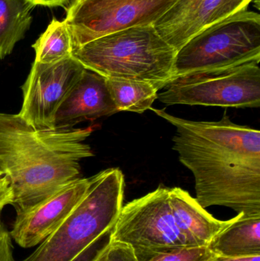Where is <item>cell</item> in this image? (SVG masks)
Returning <instances> with one entry per match:
<instances>
[{
	"instance_id": "1",
	"label": "cell",
	"mask_w": 260,
	"mask_h": 261,
	"mask_svg": "<svg viewBox=\"0 0 260 261\" xmlns=\"http://www.w3.org/2000/svg\"><path fill=\"white\" fill-rule=\"evenodd\" d=\"M151 110L175 127L172 149L193 174L203 208L260 216L259 130L234 123L226 113L217 122H195Z\"/></svg>"
},
{
	"instance_id": "2",
	"label": "cell",
	"mask_w": 260,
	"mask_h": 261,
	"mask_svg": "<svg viewBox=\"0 0 260 261\" xmlns=\"http://www.w3.org/2000/svg\"><path fill=\"white\" fill-rule=\"evenodd\" d=\"M93 132L38 129L19 114L0 113V170L10 182L17 216L80 178L81 160L93 156L85 143Z\"/></svg>"
},
{
	"instance_id": "3",
	"label": "cell",
	"mask_w": 260,
	"mask_h": 261,
	"mask_svg": "<svg viewBox=\"0 0 260 261\" xmlns=\"http://www.w3.org/2000/svg\"><path fill=\"white\" fill-rule=\"evenodd\" d=\"M177 50L154 25L137 26L73 49L86 70L105 78L145 81L162 90L174 78Z\"/></svg>"
},
{
	"instance_id": "4",
	"label": "cell",
	"mask_w": 260,
	"mask_h": 261,
	"mask_svg": "<svg viewBox=\"0 0 260 261\" xmlns=\"http://www.w3.org/2000/svg\"><path fill=\"white\" fill-rule=\"evenodd\" d=\"M125 177L109 168L90 177V187L67 220L20 261H72L114 227L123 206Z\"/></svg>"
},
{
	"instance_id": "5",
	"label": "cell",
	"mask_w": 260,
	"mask_h": 261,
	"mask_svg": "<svg viewBox=\"0 0 260 261\" xmlns=\"http://www.w3.org/2000/svg\"><path fill=\"white\" fill-rule=\"evenodd\" d=\"M260 62V15L244 10L215 23L179 49L174 77L200 70Z\"/></svg>"
},
{
	"instance_id": "6",
	"label": "cell",
	"mask_w": 260,
	"mask_h": 261,
	"mask_svg": "<svg viewBox=\"0 0 260 261\" xmlns=\"http://www.w3.org/2000/svg\"><path fill=\"white\" fill-rule=\"evenodd\" d=\"M162 90L157 99L167 106L259 108V63L185 73Z\"/></svg>"
},
{
	"instance_id": "7",
	"label": "cell",
	"mask_w": 260,
	"mask_h": 261,
	"mask_svg": "<svg viewBox=\"0 0 260 261\" xmlns=\"http://www.w3.org/2000/svg\"><path fill=\"white\" fill-rule=\"evenodd\" d=\"M112 241L128 244L138 261L179 248L196 247L180 230L169 199V188L159 187L122 206Z\"/></svg>"
},
{
	"instance_id": "8",
	"label": "cell",
	"mask_w": 260,
	"mask_h": 261,
	"mask_svg": "<svg viewBox=\"0 0 260 261\" xmlns=\"http://www.w3.org/2000/svg\"><path fill=\"white\" fill-rule=\"evenodd\" d=\"M177 0H73L66 18L73 49L137 26L154 25Z\"/></svg>"
},
{
	"instance_id": "9",
	"label": "cell",
	"mask_w": 260,
	"mask_h": 261,
	"mask_svg": "<svg viewBox=\"0 0 260 261\" xmlns=\"http://www.w3.org/2000/svg\"><path fill=\"white\" fill-rule=\"evenodd\" d=\"M85 68L73 56L53 64L35 62L21 87L23 103L19 116L38 129H54L58 109Z\"/></svg>"
},
{
	"instance_id": "10",
	"label": "cell",
	"mask_w": 260,
	"mask_h": 261,
	"mask_svg": "<svg viewBox=\"0 0 260 261\" xmlns=\"http://www.w3.org/2000/svg\"><path fill=\"white\" fill-rule=\"evenodd\" d=\"M90 184V178H79L31 211L16 216L9 231L12 239L23 248L40 245L71 215Z\"/></svg>"
},
{
	"instance_id": "11",
	"label": "cell",
	"mask_w": 260,
	"mask_h": 261,
	"mask_svg": "<svg viewBox=\"0 0 260 261\" xmlns=\"http://www.w3.org/2000/svg\"><path fill=\"white\" fill-rule=\"evenodd\" d=\"M119 113L111 98L106 78L85 69L56 112L54 129H70L79 122L96 120Z\"/></svg>"
},
{
	"instance_id": "12",
	"label": "cell",
	"mask_w": 260,
	"mask_h": 261,
	"mask_svg": "<svg viewBox=\"0 0 260 261\" xmlns=\"http://www.w3.org/2000/svg\"><path fill=\"white\" fill-rule=\"evenodd\" d=\"M169 199L180 230L196 246H209L214 238L238 217L227 221L215 219L195 198L179 187L169 188Z\"/></svg>"
},
{
	"instance_id": "13",
	"label": "cell",
	"mask_w": 260,
	"mask_h": 261,
	"mask_svg": "<svg viewBox=\"0 0 260 261\" xmlns=\"http://www.w3.org/2000/svg\"><path fill=\"white\" fill-rule=\"evenodd\" d=\"M236 220L218 233L209 247L218 257L260 255V216L238 215Z\"/></svg>"
},
{
	"instance_id": "14",
	"label": "cell",
	"mask_w": 260,
	"mask_h": 261,
	"mask_svg": "<svg viewBox=\"0 0 260 261\" xmlns=\"http://www.w3.org/2000/svg\"><path fill=\"white\" fill-rule=\"evenodd\" d=\"M254 0H205L171 42L176 50L203 29L238 12L247 10Z\"/></svg>"
},
{
	"instance_id": "15",
	"label": "cell",
	"mask_w": 260,
	"mask_h": 261,
	"mask_svg": "<svg viewBox=\"0 0 260 261\" xmlns=\"http://www.w3.org/2000/svg\"><path fill=\"white\" fill-rule=\"evenodd\" d=\"M35 7L29 0H0V59L10 55L24 38Z\"/></svg>"
},
{
	"instance_id": "16",
	"label": "cell",
	"mask_w": 260,
	"mask_h": 261,
	"mask_svg": "<svg viewBox=\"0 0 260 261\" xmlns=\"http://www.w3.org/2000/svg\"><path fill=\"white\" fill-rule=\"evenodd\" d=\"M106 84L119 112L141 114L151 110L160 90L151 83L134 80L106 78Z\"/></svg>"
},
{
	"instance_id": "17",
	"label": "cell",
	"mask_w": 260,
	"mask_h": 261,
	"mask_svg": "<svg viewBox=\"0 0 260 261\" xmlns=\"http://www.w3.org/2000/svg\"><path fill=\"white\" fill-rule=\"evenodd\" d=\"M32 47L35 61L41 64H53L72 57L73 41L66 21L53 18Z\"/></svg>"
},
{
	"instance_id": "18",
	"label": "cell",
	"mask_w": 260,
	"mask_h": 261,
	"mask_svg": "<svg viewBox=\"0 0 260 261\" xmlns=\"http://www.w3.org/2000/svg\"><path fill=\"white\" fill-rule=\"evenodd\" d=\"M205 0H177L154 26L160 36L170 44L176 35L190 19Z\"/></svg>"
},
{
	"instance_id": "19",
	"label": "cell",
	"mask_w": 260,
	"mask_h": 261,
	"mask_svg": "<svg viewBox=\"0 0 260 261\" xmlns=\"http://www.w3.org/2000/svg\"><path fill=\"white\" fill-rule=\"evenodd\" d=\"M217 257L209 246H196L162 253L148 261H215Z\"/></svg>"
},
{
	"instance_id": "20",
	"label": "cell",
	"mask_w": 260,
	"mask_h": 261,
	"mask_svg": "<svg viewBox=\"0 0 260 261\" xmlns=\"http://www.w3.org/2000/svg\"><path fill=\"white\" fill-rule=\"evenodd\" d=\"M94 261H138L133 248L128 244L111 241L110 245Z\"/></svg>"
},
{
	"instance_id": "21",
	"label": "cell",
	"mask_w": 260,
	"mask_h": 261,
	"mask_svg": "<svg viewBox=\"0 0 260 261\" xmlns=\"http://www.w3.org/2000/svg\"><path fill=\"white\" fill-rule=\"evenodd\" d=\"M112 229L108 230L72 261H94L112 241Z\"/></svg>"
},
{
	"instance_id": "22",
	"label": "cell",
	"mask_w": 260,
	"mask_h": 261,
	"mask_svg": "<svg viewBox=\"0 0 260 261\" xmlns=\"http://www.w3.org/2000/svg\"><path fill=\"white\" fill-rule=\"evenodd\" d=\"M0 261H15L10 232L2 222H0Z\"/></svg>"
},
{
	"instance_id": "23",
	"label": "cell",
	"mask_w": 260,
	"mask_h": 261,
	"mask_svg": "<svg viewBox=\"0 0 260 261\" xmlns=\"http://www.w3.org/2000/svg\"><path fill=\"white\" fill-rule=\"evenodd\" d=\"M14 194L10 182L4 173L0 170V216L6 205H12Z\"/></svg>"
},
{
	"instance_id": "24",
	"label": "cell",
	"mask_w": 260,
	"mask_h": 261,
	"mask_svg": "<svg viewBox=\"0 0 260 261\" xmlns=\"http://www.w3.org/2000/svg\"><path fill=\"white\" fill-rule=\"evenodd\" d=\"M35 6H41L46 7H56L70 4L73 0H29Z\"/></svg>"
},
{
	"instance_id": "25",
	"label": "cell",
	"mask_w": 260,
	"mask_h": 261,
	"mask_svg": "<svg viewBox=\"0 0 260 261\" xmlns=\"http://www.w3.org/2000/svg\"><path fill=\"white\" fill-rule=\"evenodd\" d=\"M215 261H260V255L250 257H217Z\"/></svg>"
}]
</instances>
